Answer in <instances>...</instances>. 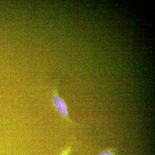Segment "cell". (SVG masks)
Wrapping results in <instances>:
<instances>
[{"mask_svg": "<svg viewBox=\"0 0 155 155\" xmlns=\"http://www.w3.org/2000/svg\"><path fill=\"white\" fill-rule=\"evenodd\" d=\"M52 102L53 106L55 108L58 114L67 123L73 126H78V124L73 122L69 118L67 104L58 94L57 84H55L53 88Z\"/></svg>", "mask_w": 155, "mask_h": 155, "instance_id": "obj_1", "label": "cell"}, {"mask_svg": "<svg viewBox=\"0 0 155 155\" xmlns=\"http://www.w3.org/2000/svg\"><path fill=\"white\" fill-rule=\"evenodd\" d=\"M118 153V150L116 148H108L101 152L97 155H116Z\"/></svg>", "mask_w": 155, "mask_h": 155, "instance_id": "obj_2", "label": "cell"}, {"mask_svg": "<svg viewBox=\"0 0 155 155\" xmlns=\"http://www.w3.org/2000/svg\"><path fill=\"white\" fill-rule=\"evenodd\" d=\"M71 149H72V147L71 146L69 145L65 149L63 150L61 153L58 155H69L71 152Z\"/></svg>", "mask_w": 155, "mask_h": 155, "instance_id": "obj_3", "label": "cell"}]
</instances>
